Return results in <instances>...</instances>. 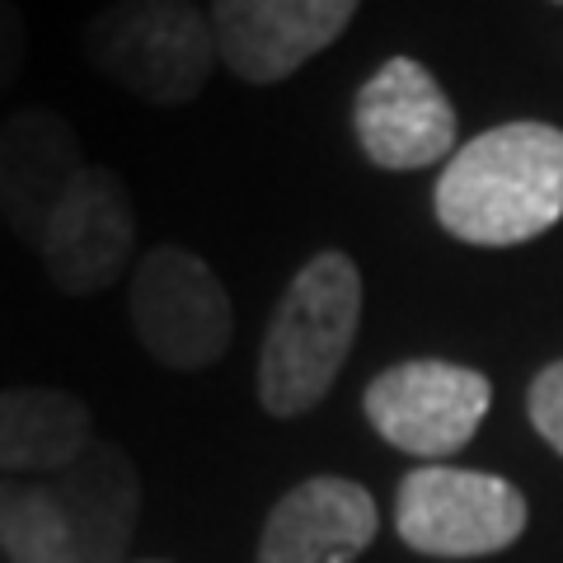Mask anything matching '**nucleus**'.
<instances>
[{
	"instance_id": "nucleus-1",
	"label": "nucleus",
	"mask_w": 563,
	"mask_h": 563,
	"mask_svg": "<svg viewBox=\"0 0 563 563\" xmlns=\"http://www.w3.org/2000/svg\"><path fill=\"white\" fill-rule=\"evenodd\" d=\"M442 231L507 250L544 235L563 217V132L550 122H503L446 161L432 188Z\"/></svg>"
},
{
	"instance_id": "nucleus-2",
	"label": "nucleus",
	"mask_w": 563,
	"mask_h": 563,
	"mask_svg": "<svg viewBox=\"0 0 563 563\" xmlns=\"http://www.w3.org/2000/svg\"><path fill=\"white\" fill-rule=\"evenodd\" d=\"M362 324V273L343 250L314 254L287 282L258 347V404L301 418L339 380Z\"/></svg>"
},
{
	"instance_id": "nucleus-3",
	"label": "nucleus",
	"mask_w": 563,
	"mask_h": 563,
	"mask_svg": "<svg viewBox=\"0 0 563 563\" xmlns=\"http://www.w3.org/2000/svg\"><path fill=\"white\" fill-rule=\"evenodd\" d=\"M80 52L99 76L155 109L192 103L221 66L211 10L198 0H109L85 20Z\"/></svg>"
},
{
	"instance_id": "nucleus-4",
	"label": "nucleus",
	"mask_w": 563,
	"mask_h": 563,
	"mask_svg": "<svg viewBox=\"0 0 563 563\" xmlns=\"http://www.w3.org/2000/svg\"><path fill=\"white\" fill-rule=\"evenodd\" d=\"M128 314L136 343L169 372H207L235 339V310L221 277L184 244H161L136 258Z\"/></svg>"
},
{
	"instance_id": "nucleus-5",
	"label": "nucleus",
	"mask_w": 563,
	"mask_h": 563,
	"mask_svg": "<svg viewBox=\"0 0 563 563\" xmlns=\"http://www.w3.org/2000/svg\"><path fill=\"white\" fill-rule=\"evenodd\" d=\"M395 531L418 554L484 559L507 550L526 531V498L498 474L422 465L399 484Z\"/></svg>"
},
{
	"instance_id": "nucleus-6",
	"label": "nucleus",
	"mask_w": 563,
	"mask_h": 563,
	"mask_svg": "<svg viewBox=\"0 0 563 563\" xmlns=\"http://www.w3.org/2000/svg\"><path fill=\"white\" fill-rule=\"evenodd\" d=\"M493 385L474 366H455L442 357H418L380 372L362 395V409L372 428L395 451L422 455V461H446L470 437L479 432L488 413Z\"/></svg>"
},
{
	"instance_id": "nucleus-7",
	"label": "nucleus",
	"mask_w": 563,
	"mask_h": 563,
	"mask_svg": "<svg viewBox=\"0 0 563 563\" xmlns=\"http://www.w3.org/2000/svg\"><path fill=\"white\" fill-rule=\"evenodd\" d=\"M132 254L136 211L128 184L109 165H85L38 244L52 287L66 296H99L128 277Z\"/></svg>"
},
{
	"instance_id": "nucleus-8",
	"label": "nucleus",
	"mask_w": 563,
	"mask_h": 563,
	"mask_svg": "<svg viewBox=\"0 0 563 563\" xmlns=\"http://www.w3.org/2000/svg\"><path fill=\"white\" fill-rule=\"evenodd\" d=\"M352 132L376 169H428L455 155V109L437 76L413 57H390L352 99Z\"/></svg>"
},
{
	"instance_id": "nucleus-9",
	"label": "nucleus",
	"mask_w": 563,
	"mask_h": 563,
	"mask_svg": "<svg viewBox=\"0 0 563 563\" xmlns=\"http://www.w3.org/2000/svg\"><path fill=\"white\" fill-rule=\"evenodd\" d=\"M362 0H211L221 66L244 85H277L343 38Z\"/></svg>"
},
{
	"instance_id": "nucleus-10",
	"label": "nucleus",
	"mask_w": 563,
	"mask_h": 563,
	"mask_svg": "<svg viewBox=\"0 0 563 563\" xmlns=\"http://www.w3.org/2000/svg\"><path fill=\"white\" fill-rule=\"evenodd\" d=\"M85 146L70 118L52 109H14L0 122V221L38 250L57 207L85 174Z\"/></svg>"
},
{
	"instance_id": "nucleus-11",
	"label": "nucleus",
	"mask_w": 563,
	"mask_h": 563,
	"mask_svg": "<svg viewBox=\"0 0 563 563\" xmlns=\"http://www.w3.org/2000/svg\"><path fill=\"white\" fill-rule=\"evenodd\" d=\"M372 493L339 474H314L282 498L258 540V563H352L376 540Z\"/></svg>"
},
{
	"instance_id": "nucleus-12",
	"label": "nucleus",
	"mask_w": 563,
	"mask_h": 563,
	"mask_svg": "<svg viewBox=\"0 0 563 563\" xmlns=\"http://www.w3.org/2000/svg\"><path fill=\"white\" fill-rule=\"evenodd\" d=\"M47 484L70 521L76 563H122L141 507V484L128 451H118L113 442H90L76 465L52 474Z\"/></svg>"
},
{
	"instance_id": "nucleus-13",
	"label": "nucleus",
	"mask_w": 563,
	"mask_h": 563,
	"mask_svg": "<svg viewBox=\"0 0 563 563\" xmlns=\"http://www.w3.org/2000/svg\"><path fill=\"white\" fill-rule=\"evenodd\" d=\"M95 442V418L80 395L52 385L0 390V474H62Z\"/></svg>"
},
{
	"instance_id": "nucleus-14",
	"label": "nucleus",
	"mask_w": 563,
	"mask_h": 563,
	"mask_svg": "<svg viewBox=\"0 0 563 563\" xmlns=\"http://www.w3.org/2000/svg\"><path fill=\"white\" fill-rule=\"evenodd\" d=\"M0 554L10 563H76L70 521L52 484L0 474Z\"/></svg>"
},
{
	"instance_id": "nucleus-15",
	"label": "nucleus",
	"mask_w": 563,
	"mask_h": 563,
	"mask_svg": "<svg viewBox=\"0 0 563 563\" xmlns=\"http://www.w3.org/2000/svg\"><path fill=\"white\" fill-rule=\"evenodd\" d=\"M526 409H531L536 432L563 455V362H550L531 380V399H526Z\"/></svg>"
},
{
	"instance_id": "nucleus-16",
	"label": "nucleus",
	"mask_w": 563,
	"mask_h": 563,
	"mask_svg": "<svg viewBox=\"0 0 563 563\" xmlns=\"http://www.w3.org/2000/svg\"><path fill=\"white\" fill-rule=\"evenodd\" d=\"M29 57V24L14 0H0V95H10L24 76Z\"/></svg>"
}]
</instances>
